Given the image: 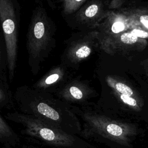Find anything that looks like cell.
Listing matches in <instances>:
<instances>
[{
  "mask_svg": "<svg viewBox=\"0 0 148 148\" xmlns=\"http://www.w3.org/2000/svg\"><path fill=\"white\" fill-rule=\"evenodd\" d=\"M0 148H3V147H0Z\"/></svg>",
  "mask_w": 148,
  "mask_h": 148,
  "instance_id": "obj_20",
  "label": "cell"
},
{
  "mask_svg": "<svg viewBox=\"0 0 148 148\" xmlns=\"http://www.w3.org/2000/svg\"><path fill=\"white\" fill-rule=\"evenodd\" d=\"M116 94L119 97L120 100L126 105L130 106V108L136 111H139L140 110L141 106L135 97L128 96L119 93H116Z\"/></svg>",
  "mask_w": 148,
  "mask_h": 148,
  "instance_id": "obj_13",
  "label": "cell"
},
{
  "mask_svg": "<svg viewBox=\"0 0 148 148\" xmlns=\"http://www.w3.org/2000/svg\"><path fill=\"white\" fill-rule=\"evenodd\" d=\"M125 23L123 20L115 21L111 25L110 31L113 34H119L123 32L125 28Z\"/></svg>",
  "mask_w": 148,
  "mask_h": 148,
  "instance_id": "obj_15",
  "label": "cell"
},
{
  "mask_svg": "<svg viewBox=\"0 0 148 148\" xmlns=\"http://www.w3.org/2000/svg\"><path fill=\"white\" fill-rule=\"evenodd\" d=\"M90 94L86 86L77 80L70 81L61 86L55 95L71 106H77L86 101Z\"/></svg>",
  "mask_w": 148,
  "mask_h": 148,
  "instance_id": "obj_6",
  "label": "cell"
},
{
  "mask_svg": "<svg viewBox=\"0 0 148 148\" xmlns=\"http://www.w3.org/2000/svg\"><path fill=\"white\" fill-rule=\"evenodd\" d=\"M20 143V138L0 113V145L3 148L16 147Z\"/></svg>",
  "mask_w": 148,
  "mask_h": 148,
  "instance_id": "obj_9",
  "label": "cell"
},
{
  "mask_svg": "<svg viewBox=\"0 0 148 148\" xmlns=\"http://www.w3.org/2000/svg\"><path fill=\"white\" fill-rule=\"evenodd\" d=\"M131 32L139 38H145L148 37V33L144 31H142L139 29H134L131 31Z\"/></svg>",
  "mask_w": 148,
  "mask_h": 148,
  "instance_id": "obj_17",
  "label": "cell"
},
{
  "mask_svg": "<svg viewBox=\"0 0 148 148\" xmlns=\"http://www.w3.org/2000/svg\"><path fill=\"white\" fill-rule=\"evenodd\" d=\"M6 120L18 124L20 131L31 142L50 148H86L79 135L66 132L18 110L8 112Z\"/></svg>",
  "mask_w": 148,
  "mask_h": 148,
  "instance_id": "obj_2",
  "label": "cell"
},
{
  "mask_svg": "<svg viewBox=\"0 0 148 148\" xmlns=\"http://www.w3.org/2000/svg\"><path fill=\"white\" fill-rule=\"evenodd\" d=\"M91 51L90 42L83 39L73 42L69 46L65 53V57L69 62L74 64L87 58Z\"/></svg>",
  "mask_w": 148,
  "mask_h": 148,
  "instance_id": "obj_8",
  "label": "cell"
},
{
  "mask_svg": "<svg viewBox=\"0 0 148 148\" xmlns=\"http://www.w3.org/2000/svg\"><path fill=\"white\" fill-rule=\"evenodd\" d=\"M65 71L63 67L58 66L51 69L33 86L34 88L45 91L53 94L58 89V86L62 82L65 76Z\"/></svg>",
  "mask_w": 148,
  "mask_h": 148,
  "instance_id": "obj_7",
  "label": "cell"
},
{
  "mask_svg": "<svg viewBox=\"0 0 148 148\" xmlns=\"http://www.w3.org/2000/svg\"><path fill=\"white\" fill-rule=\"evenodd\" d=\"M52 40V29L46 12L41 8L34 12L27 34L30 62H39L44 57Z\"/></svg>",
  "mask_w": 148,
  "mask_h": 148,
  "instance_id": "obj_4",
  "label": "cell"
},
{
  "mask_svg": "<svg viewBox=\"0 0 148 148\" xmlns=\"http://www.w3.org/2000/svg\"><path fill=\"white\" fill-rule=\"evenodd\" d=\"M14 99L18 112L66 132L80 135L81 123L72 106L53 94L25 86L17 90Z\"/></svg>",
  "mask_w": 148,
  "mask_h": 148,
  "instance_id": "obj_1",
  "label": "cell"
},
{
  "mask_svg": "<svg viewBox=\"0 0 148 148\" xmlns=\"http://www.w3.org/2000/svg\"><path fill=\"white\" fill-rule=\"evenodd\" d=\"M0 21L4 36L10 80H12L17 53L16 18L12 0H0Z\"/></svg>",
  "mask_w": 148,
  "mask_h": 148,
  "instance_id": "obj_5",
  "label": "cell"
},
{
  "mask_svg": "<svg viewBox=\"0 0 148 148\" xmlns=\"http://www.w3.org/2000/svg\"><path fill=\"white\" fill-rule=\"evenodd\" d=\"M22 148H44V147H42L41 146H38L31 144V145H24L23 146Z\"/></svg>",
  "mask_w": 148,
  "mask_h": 148,
  "instance_id": "obj_18",
  "label": "cell"
},
{
  "mask_svg": "<svg viewBox=\"0 0 148 148\" xmlns=\"http://www.w3.org/2000/svg\"><path fill=\"white\" fill-rule=\"evenodd\" d=\"M86 0H61L63 12L70 14L76 12Z\"/></svg>",
  "mask_w": 148,
  "mask_h": 148,
  "instance_id": "obj_12",
  "label": "cell"
},
{
  "mask_svg": "<svg viewBox=\"0 0 148 148\" xmlns=\"http://www.w3.org/2000/svg\"><path fill=\"white\" fill-rule=\"evenodd\" d=\"M99 6L98 4L91 3L78 12L77 19L81 22H87L94 18L99 13Z\"/></svg>",
  "mask_w": 148,
  "mask_h": 148,
  "instance_id": "obj_11",
  "label": "cell"
},
{
  "mask_svg": "<svg viewBox=\"0 0 148 148\" xmlns=\"http://www.w3.org/2000/svg\"><path fill=\"white\" fill-rule=\"evenodd\" d=\"M139 22L145 28L148 29V15L147 14H140L138 18Z\"/></svg>",
  "mask_w": 148,
  "mask_h": 148,
  "instance_id": "obj_16",
  "label": "cell"
},
{
  "mask_svg": "<svg viewBox=\"0 0 148 148\" xmlns=\"http://www.w3.org/2000/svg\"><path fill=\"white\" fill-rule=\"evenodd\" d=\"M0 64H1V54H0Z\"/></svg>",
  "mask_w": 148,
  "mask_h": 148,
  "instance_id": "obj_19",
  "label": "cell"
},
{
  "mask_svg": "<svg viewBox=\"0 0 148 148\" xmlns=\"http://www.w3.org/2000/svg\"><path fill=\"white\" fill-rule=\"evenodd\" d=\"M120 41L124 44H134L138 41L139 38L130 32H125L120 35Z\"/></svg>",
  "mask_w": 148,
  "mask_h": 148,
  "instance_id": "obj_14",
  "label": "cell"
},
{
  "mask_svg": "<svg viewBox=\"0 0 148 148\" xmlns=\"http://www.w3.org/2000/svg\"><path fill=\"white\" fill-rule=\"evenodd\" d=\"M72 109L83 122L80 134L83 137L99 135L125 145L136 133L133 125L110 119L79 106H72Z\"/></svg>",
  "mask_w": 148,
  "mask_h": 148,
  "instance_id": "obj_3",
  "label": "cell"
},
{
  "mask_svg": "<svg viewBox=\"0 0 148 148\" xmlns=\"http://www.w3.org/2000/svg\"><path fill=\"white\" fill-rule=\"evenodd\" d=\"M108 84L112 87L116 93H119L130 97H134L135 94L133 90L128 86L121 82H118L112 77L106 78Z\"/></svg>",
  "mask_w": 148,
  "mask_h": 148,
  "instance_id": "obj_10",
  "label": "cell"
}]
</instances>
